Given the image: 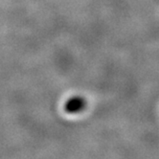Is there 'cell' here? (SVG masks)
Returning <instances> with one entry per match:
<instances>
[{
    "label": "cell",
    "instance_id": "obj_1",
    "mask_svg": "<svg viewBox=\"0 0 159 159\" xmlns=\"http://www.w3.org/2000/svg\"><path fill=\"white\" fill-rule=\"evenodd\" d=\"M85 105V102L81 97H74L73 99H70L66 104V110L70 113H76L81 111Z\"/></svg>",
    "mask_w": 159,
    "mask_h": 159
}]
</instances>
